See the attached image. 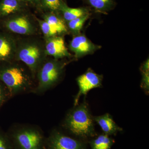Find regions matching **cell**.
<instances>
[{
	"label": "cell",
	"instance_id": "obj_2",
	"mask_svg": "<svg viewBox=\"0 0 149 149\" xmlns=\"http://www.w3.org/2000/svg\"><path fill=\"white\" fill-rule=\"evenodd\" d=\"M0 80L7 88L10 96L30 90L32 82L29 74L22 68L8 65L0 68Z\"/></svg>",
	"mask_w": 149,
	"mask_h": 149
},
{
	"label": "cell",
	"instance_id": "obj_21",
	"mask_svg": "<svg viewBox=\"0 0 149 149\" xmlns=\"http://www.w3.org/2000/svg\"><path fill=\"white\" fill-rule=\"evenodd\" d=\"M142 79L141 87L147 94H149V70L142 71Z\"/></svg>",
	"mask_w": 149,
	"mask_h": 149
},
{
	"label": "cell",
	"instance_id": "obj_3",
	"mask_svg": "<svg viewBox=\"0 0 149 149\" xmlns=\"http://www.w3.org/2000/svg\"><path fill=\"white\" fill-rule=\"evenodd\" d=\"M8 138L14 149H44L46 138L37 127H17L12 131Z\"/></svg>",
	"mask_w": 149,
	"mask_h": 149
},
{
	"label": "cell",
	"instance_id": "obj_11",
	"mask_svg": "<svg viewBox=\"0 0 149 149\" xmlns=\"http://www.w3.org/2000/svg\"><path fill=\"white\" fill-rule=\"evenodd\" d=\"M94 120L100 125L104 134L108 136L114 135L122 130V128L116 124L111 116L109 113L94 117Z\"/></svg>",
	"mask_w": 149,
	"mask_h": 149
},
{
	"label": "cell",
	"instance_id": "obj_18",
	"mask_svg": "<svg viewBox=\"0 0 149 149\" xmlns=\"http://www.w3.org/2000/svg\"><path fill=\"white\" fill-rule=\"evenodd\" d=\"M89 13L87 14L78 18L68 22V26L70 30L76 35L80 33L83 25L89 18Z\"/></svg>",
	"mask_w": 149,
	"mask_h": 149
},
{
	"label": "cell",
	"instance_id": "obj_14",
	"mask_svg": "<svg viewBox=\"0 0 149 149\" xmlns=\"http://www.w3.org/2000/svg\"><path fill=\"white\" fill-rule=\"evenodd\" d=\"M85 2L96 12L101 13L111 10L115 6L113 0H85Z\"/></svg>",
	"mask_w": 149,
	"mask_h": 149
},
{
	"label": "cell",
	"instance_id": "obj_5",
	"mask_svg": "<svg viewBox=\"0 0 149 149\" xmlns=\"http://www.w3.org/2000/svg\"><path fill=\"white\" fill-rule=\"evenodd\" d=\"M44 52L37 43L28 42L22 45L17 54L18 59L25 63L32 73L35 74L43 63Z\"/></svg>",
	"mask_w": 149,
	"mask_h": 149
},
{
	"label": "cell",
	"instance_id": "obj_19",
	"mask_svg": "<svg viewBox=\"0 0 149 149\" xmlns=\"http://www.w3.org/2000/svg\"><path fill=\"white\" fill-rule=\"evenodd\" d=\"M40 24L43 34L48 38L54 37L59 35L56 29L45 20L40 21Z\"/></svg>",
	"mask_w": 149,
	"mask_h": 149
},
{
	"label": "cell",
	"instance_id": "obj_16",
	"mask_svg": "<svg viewBox=\"0 0 149 149\" xmlns=\"http://www.w3.org/2000/svg\"><path fill=\"white\" fill-rule=\"evenodd\" d=\"M45 21L56 29L59 35L66 33L67 28L64 21L60 17L53 14H50L45 16Z\"/></svg>",
	"mask_w": 149,
	"mask_h": 149
},
{
	"label": "cell",
	"instance_id": "obj_15",
	"mask_svg": "<svg viewBox=\"0 0 149 149\" xmlns=\"http://www.w3.org/2000/svg\"><path fill=\"white\" fill-rule=\"evenodd\" d=\"M18 0H2L0 2V17L8 16L19 9Z\"/></svg>",
	"mask_w": 149,
	"mask_h": 149
},
{
	"label": "cell",
	"instance_id": "obj_9",
	"mask_svg": "<svg viewBox=\"0 0 149 149\" xmlns=\"http://www.w3.org/2000/svg\"><path fill=\"white\" fill-rule=\"evenodd\" d=\"M6 27L11 32L22 35H29L34 33V25L29 19L19 16L8 19L5 22Z\"/></svg>",
	"mask_w": 149,
	"mask_h": 149
},
{
	"label": "cell",
	"instance_id": "obj_17",
	"mask_svg": "<svg viewBox=\"0 0 149 149\" xmlns=\"http://www.w3.org/2000/svg\"><path fill=\"white\" fill-rule=\"evenodd\" d=\"M113 141L106 134H102L98 136L91 143L93 149H110Z\"/></svg>",
	"mask_w": 149,
	"mask_h": 149
},
{
	"label": "cell",
	"instance_id": "obj_7",
	"mask_svg": "<svg viewBox=\"0 0 149 149\" xmlns=\"http://www.w3.org/2000/svg\"><path fill=\"white\" fill-rule=\"evenodd\" d=\"M102 79V75L97 74L90 68L85 73L77 77L76 80L79 90L74 99V106L78 104V102L81 96H86L92 89L101 87Z\"/></svg>",
	"mask_w": 149,
	"mask_h": 149
},
{
	"label": "cell",
	"instance_id": "obj_8",
	"mask_svg": "<svg viewBox=\"0 0 149 149\" xmlns=\"http://www.w3.org/2000/svg\"><path fill=\"white\" fill-rule=\"evenodd\" d=\"M69 47L76 57L80 58L93 53L101 47L92 42L85 35H77L71 40Z\"/></svg>",
	"mask_w": 149,
	"mask_h": 149
},
{
	"label": "cell",
	"instance_id": "obj_22",
	"mask_svg": "<svg viewBox=\"0 0 149 149\" xmlns=\"http://www.w3.org/2000/svg\"><path fill=\"white\" fill-rule=\"evenodd\" d=\"M0 149H14L8 136L0 133Z\"/></svg>",
	"mask_w": 149,
	"mask_h": 149
},
{
	"label": "cell",
	"instance_id": "obj_20",
	"mask_svg": "<svg viewBox=\"0 0 149 149\" xmlns=\"http://www.w3.org/2000/svg\"><path fill=\"white\" fill-rule=\"evenodd\" d=\"M43 3L46 7L51 10H59L62 4L61 0H43Z\"/></svg>",
	"mask_w": 149,
	"mask_h": 149
},
{
	"label": "cell",
	"instance_id": "obj_6",
	"mask_svg": "<svg viewBox=\"0 0 149 149\" xmlns=\"http://www.w3.org/2000/svg\"><path fill=\"white\" fill-rule=\"evenodd\" d=\"M44 149H85L84 144L57 130H53L46 138Z\"/></svg>",
	"mask_w": 149,
	"mask_h": 149
},
{
	"label": "cell",
	"instance_id": "obj_12",
	"mask_svg": "<svg viewBox=\"0 0 149 149\" xmlns=\"http://www.w3.org/2000/svg\"><path fill=\"white\" fill-rule=\"evenodd\" d=\"M15 52L16 47L13 40L7 35H0V61L8 60Z\"/></svg>",
	"mask_w": 149,
	"mask_h": 149
},
{
	"label": "cell",
	"instance_id": "obj_23",
	"mask_svg": "<svg viewBox=\"0 0 149 149\" xmlns=\"http://www.w3.org/2000/svg\"><path fill=\"white\" fill-rule=\"evenodd\" d=\"M8 94L10 95L9 94L6 93L3 88L2 87L1 85H0V106L2 104L5 100Z\"/></svg>",
	"mask_w": 149,
	"mask_h": 149
},
{
	"label": "cell",
	"instance_id": "obj_4",
	"mask_svg": "<svg viewBox=\"0 0 149 149\" xmlns=\"http://www.w3.org/2000/svg\"><path fill=\"white\" fill-rule=\"evenodd\" d=\"M65 64L57 60H51L43 63L38 70V83L33 93H45L56 85L61 78Z\"/></svg>",
	"mask_w": 149,
	"mask_h": 149
},
{
	"label": "cell",
	"instance_id": "obj_1",
	"mask_svg": "<svg viewBox=\"0 0 149 149\" xmlns=\"http://www.w3.org/2000/svg\"><path fill=\"white\" fill-rule=\"evenodd\" d=\"M94 117L85 102L77 104L67 115L64 126L73 136L82 139L96 135Z\"/></svg>",
	"mask_w": 149,
	"mask_h": 149
},
{
	"label": "cell",
	"instance_id": "obj_10",
	"mask_svg": "<svg viewBox=\"0 0 149 149\" xmlns=\"http://www.w3.org/2000/svg\"><path fill=\"white\" fill-rule=\"evenodd\" d=\"M45 52L48 55L56 59L69 57L70 56L64 39L58 36L48 38L46 44Z\"/></svg>",
	"mask_w": 149,
	"mask_h": 149
},
{
	"label": "cell",
	"instance_id": "obj_13",
	"mask_svg": "<svg viewBox=\"0 0 149 149\" xmlns=\"http://www.w3.org/2000/svg\"><path fill=\"white\" fill-rule=\"evenodd\" d=\"M59 10L61 11L65 20L68 22L89 13L88 10L85 8H72L63 3Z\"/></svg>",
	"mask_w": 149,
	"mask_h": 149
},
{
	"label": "cell",
	"instance_id": "obj_24",
	"mask_svg": "<svg viewBox=\"0 0 149 149\" xmlns=\"http://www.w3.org/2000/svg\"><path fill=\"white\" fill-rule=\"evenodd\" d=\"M32 1H37V0H32Z\"/></svg>",
	"mask_w": 149,
	"mask_h": 149
}]
</instances>
